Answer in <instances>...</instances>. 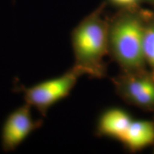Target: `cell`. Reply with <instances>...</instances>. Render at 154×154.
I'll return each mask as SVG.
<instances>
[{
  "label": "cell",
  "instance_id": "obj_8",
  "mask_svg": "<svg viewBox=\"0 0 154 154\" xmlns=\"http://www.w3.org/2000/svg\"><path fill=\"white\" fill-rule=\"evenodd\" d=\"M143 53L146 66L154 72V18L146 17L143 36Z\"/></svg>",
  "mask_w": 154,
  "mask_h": 154
},
{
  "label": "cell",
  "instance_id": "obj_1",
  "mask_svg": "<svg viewBox=\"0 0 154 154\" xmlns=\"http://www.w3.org/2000/svg\"><path fill=\"white\" fill-rule=\"evenodd\" d=\"M104 4L83 19L72 32L75 63L84 75L101 79L106 76L104 57L109 55V22L101 17Z\"/></svg>",
  "mask_w": 154,
  "mask_h": 154
},
{
  "label": "cell",
  "instance_id": "obj_9",
  "mask_svg": "<svg viewBox=\"0 0 154 154\" xmlns=\"http://www.w3.org/2000/svg\"><path fill=\"white\" fill-rule=\"evenodd\" d=\"M139 0H109L111 5L123 9H134Z\"/></svg>",
  "mask_w": 154,
  "mask_h": 154
},
{
  "label": "cell",
  "instance_id": "obj_10",
  "mask_svg": "<svg viewBox=\"0 0 154 154\" xmlns=\"http://www.w3.org/2000/svg\"><path fill=\"white\" fill-rule=\"evenodd\" d=\"M149 1H151V2H154V0H149Z\"/></svg>",
  "mask_w": 154,
  "mask_h": 154
},
{
  "label": "cell",
  "instance_id": "obj_7",
  "mask_svg": "<svg viewBox=\"0 0 154 154\" xmlns=\"http://www.w3.org/2000/svg\"><path fill=\"white\" fill-rule=\"evenodd\" d=\"M127 151L135 153L154 145V121H133L120 140Z\"/></svg>",
  "mask_w": 154,
  "mask_h": 154
},
{
  "label": "cell",
  "instance_id": "obj_5",
  "mask_svg": "<svg viewBox=\"0 0 154 154\" xmlns=\"http://www.w3.org/2000/svg\"><path fill=\"white\" fill-rule=\"evenodd\" d=\"M32 106L25 103L7 116L1 129V146L5 152L16 150L32 132L40 128L43 121L34 120Z\"/></svg>",
  "mask_w": 154,
  "mask_h": 154
},
{
  "label": "cell",
  "instance_id": "obj_6",
  "mask_svg": "<svg viewBox=\"0 0 154 154\" xmlns=\"http://www.w3.org/2000/svg\"><path fill=\"white\" fill-rule=\"evenodd\" d=\"M131 115L124 109L111 107L99 116L96 127V135L120 141L133 121Z\"/></svg>",
  "mask_w": 154,
  "mask_h": 154
},
{
  "label": "cell",
  "instance_id": "obj_3",
  "mask_svg": "<svg viewBox=\"0 0 154 154\" xmlns=\"http://www.w3.org/2000/svg\"><path fill=\"white\" fill-rule=\"evenodd\" d=\"M82 75V71L74 66L60 76L30 87L20 86L17 88L23 94L25 103L35 108L42 116H45L50 108L69 95Z\"/></svg>",
  "mask_w": 154,
  "mask_h": 154
},
{
  "label": "cell",
  "instance_id": "obj_2",
  "mask_svg": "<svg viewBox=\"0 0 154 154\" xmlns=\"http://www.w3.org/2000/svg\"><path fill=\"white\" fill-rule=\"evenodd\" d=\"M146 17L134 9H123L108 21L109 55L121 72H137L147 69L143 53Z\"/></svg>",
  "mask_w": 154,
  "mask_h": 154
},
{
  "label": "cell",
  "instance_id": "obj_4",
  "mask_svg": "<svg viewBox=\"0 0 154 154\" xmlns=\"http://www.w3.org/2000/svg\"><path fill=\"white\" fill-rule=\"evenodd\" d=\"M116 93L128 104L154 112V72H121L111 79Z\"/></svg>",
  "mask_w": 154,
  "mask_h": 154
}]
</instances>
